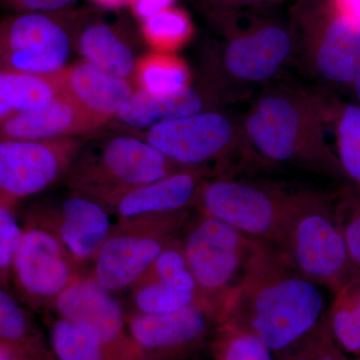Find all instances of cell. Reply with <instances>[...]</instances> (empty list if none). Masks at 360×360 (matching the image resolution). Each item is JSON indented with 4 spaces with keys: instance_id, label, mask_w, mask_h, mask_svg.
<instances>
[{
    "instance_id": "4fadbf2b",
    "label": "cell",
    "mask_w": 360,
    "mask_h": 360,
    "mask_svg": "<svg viewBox=\"0 0 360 360\" xmlns=\"http://www.w3.org/2000/svg\"><path fill=\"white\" fill-rule=\"evenodd\" d=\"M144 141L182 168H205L221 162L236 148L238 129L229 116L203 110L146 130Z\"/></svg>"
},
{
    "instance_id": "836d02e7",
    "label": "cell",
    "mask_w": 360,
    "mask_h": 360,
    "mask_svg": "<svg viewBox=\"0 0 360 360\" xmlns=\"http://www.w3.org/2000/svg\"><path fill=\"white\" fill-rule=\"evenodd\" d=\"M21 231L18 208L0 203V286L8 290H11V267Z\"/></svg>"
},
{
    "instance_id": "d590c367",
    "label": "cell",
    "mask_w": 360,
    "mask_h": 360,
    "mask_svg": "<svg viewBox=\"0 0 360 360\" xmlns=\"http://www.w3.org/2000/svg\"><path fill=\"white\" fill-rule=\"evenodd\" d=\"M176 0H130L129 8L139 20L150 18L153 14L174 6Z\"/></svg>"
},
{
    "instance_id": "83f0119b",
    "label": "cell",
    "mask_w": 360,
    "mask_h": 360,
    "mask_svg": "<svg viewBox=\"0 0 360 360\" xmlns=\"http://www.w3.org/2000/svg\"><path fill=\"white\" fill-rule=\"evenodd\" d=\"M210 348L212 360H276L255 333L231 321L217 324Z\"/></svg>"
},
{
    "instance_id": "2e32d148",
    "label": "cell",
    "mask_w": 360,
    "mask_h": 360,
    "mask_svg": "<svg viewBox=\"0 0 360 360\" xmlns=\"http://www.w3.org/2000/svg\"><path fill=\"white\" fill-rule=\"evenodd\" d=\"M307 63L322 82L349 86L360 71V27L333 4L307 47Z\"/></svg>"
},
{
    "instance_id": "60d3db41",
    "label": "cell",
    "mask_w": 360,
    "mask_h": 360,
    "mask_svg": "<svg viewBox=\"0 0 360 360\" xmlns=\"http://www.w3.org/2000/svg\"><path fill=\"white\" fill-rule=\"evenodd\" d=\"M239 1H243V2H258V1H262V0H239Z\"/></svg>"
},
{
    "instance_id": "f1b7e54d",
    "label": "cell",
    "mask_w": 360,
    "mask_h": 360,
    "mask_svg": "<svg viewBox=\"0 0 360 360\" xmlns=\"http://www.w3.org/2000/svg\"><path fill=\"white\" fill-rule=\"evenodd\" d=\"M143 39L153 51L172 53L191 39L193 27L186 11L172 6L141 21Z\"/></svg>"
},
{
    "instance_id": "5b68a950",
    "label": "cell",
    "mask_w": 360,
    "mask_h": 360,
    "mask_svg": "<svg viewBox=\"0 0 360 360\" xmlns=\"http://www.w3.org/2000/svg\"><path fill=\"white\" fill-rule=\"evenodd\" d=\"M184 169L188 168L175 165L141 136L125 131L86 139L61 184L90 194L142 186Z\"/></svg>"
},
{
    "instance_id": "4dcf8cb0",
    "label": "cell",
    "mask_w": 360,
    "mask_h": 360,
    "mask_svg": "<svg viewBox=\"0 0 360 360\" xmlns=\"http://www.w3.org/2000/svg\"><path fill=\"white\" fill-rule=\"evenodd\" d=\"M180 236L163 250L136 283H162L201 295L187 264Z\"/></svg>"
},
{
    "instance_id": "484cf974",
    "label": "cell",
    "mask_w": 360,
    "mask_h": 360,
    "mask_svg": "<svg viewBox=\"0 0 360 360\" xmlns=\"http://www.w3.org/2000/svg\"><path fill=\"white\" fill-rule=\"evenodd\" d=\"M129 291V312L160 315L172 314L191 307H202L210 310L213 315L212 309L202 296L198 293L179 290L168 284L135 283Z\"/></svg>"
},
{
    "instance_id": "d4e9b609",
    "label": "cell",
    "mask_w": 360,
    "mask_h": 360,
    "mask_svg": "<svg viewBox=\"0 0 360 360\" xmlns=\"http://www.w3.org/2000/svg\"><path fill=\"white\" fill-rule=\"evenodd\" d=\"M333 295L326 311L331 333L343 352L360 357V272Z\"/></svg>"
},
{
    "instance_id": "6da1fadb",
    "label": "cell",
    "mask_w": 360,
    "mask_h": 360,
    "mask_svg": "<svg viewBox=\"0 0 360 360\" xmlns=\"http://www.w3.org/2000/svg\"><path fill=\"white\" fill-rule=\"evenodd\" d=\"M324 315L319 285L274 243L258 240L224 321L255 333L276 354L309 335Z\"/></svg>"
},
{
    "instance_id": "52a82bcc",
    "label": "cell",
    "mask_w": 360,
    "mask_h": 360,
    "mask_svg": "<svg viewBox=\"0 0 360 360\" xmlns=\"http://www.w3.org/2000/svg\"><path fill=\"white\" fill-rule=\"evenodd\" d=\"M296 195L277 187L210 176L201 184L193 208L245 236L274 245Z\"/></svg>"
},
{
    "instance_id": "8d00e7d4",
    "label": "cell",
    "mask_w": 360,
    "mask_h": 360,
    "mask_svg": "<svg viewBox=\"0 0 360 360\" xmlns=\"http://www.w3.org/2000/svg\"><path fill=\"white\" fill-rule=\"evenodd\" d=\"M341 13L356 23L360 27V0H333Z\"/></svg>"
},
{
    "instance_id": "3957f363",
    "label": "cell",
    "mask_w": 360,
    "mask_h": 360,
    "mask_svg": "<svg viewBox=\"0 0 360 360\" xmlns=\"http://www.w3.org/2000/svg\"><path fill=\"white\" fill-rule=\"evenodd\" d=\"M336 196L298 191L274 243L297 271L333 293L359 272L348 255Z\"/></svg>"
},
{
    "instance_id": "1f68e13d",
    "label": "cell",
    "mask_w": 360,
    "mask_h": 360,
    "mask_svg": "<svg viewBox=\"0 0 360 360\" xmlns=\"http://www.w3.org/2000/svg\"><path fill=\"white\" fill-rule=\"evenodd\" d=\"M340 345L336 342L326 312L323 319L311 331L295 343L292 347L274 354L276 360H347Z\"/></svg>"
},
{
    "instance_id": "ba28073f",
    "label": "cell",
    "mask_w": 360,
    "mask_h": 360,
    "mask_svg": "<svg viewBox=\"0 0 360 360\" xmlns=\"http://www.w3.org/2000/svg\"><path fill=\"white\" fill-rule=\"evenodd\" d=\"M16 13L0 20V71L53 75L65 68L77 16Z\"/></svg>"
},
{
    "instance_id": "7a4b0ae2",
    "label": "cell",
    "mask_w": 360,
    "mask_h": 360,
    "mask_svg": "<svg viewBox=\"0 0 360 360\" xmlns=\"http://www.w3.org/2000/svg\"><path fill=\"white\" fill-rule=\"evenodd\" d=\"M328 108L290 87L265 90L245 120L248 142L262 158L348 184L326 136Z\"/></svg>"
},
{
    "instance_id": "9a60e30c",
    "label": "cell",
    "mask_w": 360,
    "mask_h": 360,
    "mask_svg": "<svg viewBox=\"0 0 360 360\" xmlns=\"http://www.w3.org/2000/svg\"><path fill=\"white\" fill-rule=\"evenodd\" d=\"M210 169L188 168L142 186L84 194L103 206L118 220L184 212L194 207Z\"/></svg>"
},
{
    "instance_id": "e0dca14e",
    "label": "cell",
    "mask_w": 360,
    "mask_h": 360,
    "mask_svg": "<svg viewBox=\"0 0 360 360\" xmlns=\"http://www.w3.org/2000/svg\"><path fill=\"white\" fill-rule=\"evenodd\" d=\"M293 42L288 30L266 25L238 35L219 54L227 77L240 84H260L276 77L292 56Z\"/></svg>"
},
{
    "instance_id": "7c38bea8",
    "label": "cell",
    "mask_w": 360,
    "mask_h": 360,
    "mask_svg": "<svg viewBox=\"0 0 360 360\" xmlns=\"http://www.w3.org/2000/svg\"><path fill=\"white\" fill-rule=\"evenodd\" d=\"M49 312L72 322L103 348L110 360H139L129 333L127 310L89 272L52 303Z\"/></svg>"
},
{
    "instance_id": "d6986e66",
    "label": "cell",
    "mask_w": 360,
    "mask_h": 360,
    "mask_svg": "<svg viewBox=\"0 0 360 360\" xmlns=\"http://www.w3.org/2000/svg\"><path fill=\"white\" fill-rule=\"evenodd\" d=\"M60 82L61 92L104 124L111 122L136 90L129 80L84 60L61 70Z\"/></svg>"
},
{
    "instance_id": "5bb4252c",
    "label": "cell",
    "mask_w": 360,
    "mask_h": 360,
    "mask_svg": "<svg viewBox=\"0 0 360 360\" xmlns=\"http://www.w3.org/2000/svg\"><path fill=\"white\" fill-rule=\"evenodd\" d=\"M127 328L139 360H189L210 347L217 322L207 309L191 307L172 314L127 311Z\"/></svg>"
},
{
    "instance_id": "cb8c5ba5",
    "label": "cell",
    "mask_w": 360,
    "mask_h": 360,
    "mask_svg": "<svg viewBox=\"0 0 360 360\" xmlns=\"http://www.w3.org/2000/svg\"><path fill=\"white\" fill-rule=\"evenodd\" d=\"M131 82L148 94H175L191 85V71L174 54L153 51L137 58Z\"/></svg>"
},
{
    "instance_id": "ab89813d",
    "label": "cell",
    "mask_w": 360,
    "mask_h": 360,
    "mask_svg": "<svg viewBox=\"0 0 360 360\" xmlns=\"http://www.w3.org/2000/svg\"><path fill=\"white\" fill-rule=\"evenodd\" d=\"M350 87H352L355 98H356V104H359L360 106V71L356 77L354 78V82L350 85Z\"/></svg>"
},
{
    "instance_id": "b9f144b4",
    "label": "cell",
    "mask_w": 360,
    "mask_h": 360,
    "mask_svg": "<svg viewBox=\"0 0 360 360\" xmlns=\"http://www.w3.org/2000/svg\"><path fill=\"white\" fill-rule=\"evenodd\" d=\"M347 360H349V359H347ZM352 360H360V357H356V359H352Z\"/></svg>"
},
{
    "instance_id": "ffe728a7",
    "label": "cell",
    "mask_w": 360,
    "mask_h": 360,
    "mask_svg": "<svg viewBox=\"0 0 360 360\" xmlns=\"http://www.w3.org/2000/svg\"><path fill=\"white\" fill-rule=\"evenodd\" d=\"M210 96L202 87L189 85L170 94H151L136 89L112 120L127 130H148L161 123L210 110Z\"/></svg>"
},
{
    "instance_id": "8992f818",
    "label": "cell",
    "mask_w": 360,
    "mask_h": 360,
    "mask_svg": "<svg viewBox=\"0 0 360 360\" xmlns=\"http://www.w3.org/2000/svg\"><path fill=\"white\" fill-rule=\"evenodd\" d=\"M191 210L118 220L99 248L89 274L105 290H129L156 257L179 238Z\"/></svg>"
},
{
    "instance_id": "f35d334b",
    "label": "cell",
    "mask_w": 360,
    "mask_h": 360,
    "mask_svg": "<svg viewBox=\"0 0 360 360\" xmlns=\"http://www.w3.org/2000/svg\"><path fill=\"white\" fill-rule=\"evenodd\" d=\"M0 360H37L28 355L14 352L11 348L0 345Z\"/></svg>"
},
{
    "instance_id": "4316f807",
    "label": "cell",
    "mask_w": 360,
    "mask_h": 360,
    "mask_svg": "<svg viewBox=\"0 0 360 360\" xmlns=\"http://www.w3.org/2000/svg\"><path fill=\"white\" fill-rule=\"evenodd\" d=\"M329 111L335 120L336 155L347 184L360 194V106L340 103Z\"/></svg>"
},
{
    "instance_id": "277c9868",
    "label": "cell",
    "mask_w": 360,
    "mask_h": 360,
    "mask_svg": "<svg viewBox=\"0 0 360 360\" xmlns=\"http://www.w3.org/2000/svg\"><path fill=\"white\" fill-rule=\"evenodd\" d=\"M180 238L198 290L221 323L258 240L198 212L191 215Z\"/></svg>"
},
{
    "instance_id": "ac0fdd59",
    "label": "cell",
    "mask_w": 360,
    "mask_h": 360,
    "mask_svg": "<svg viewBox=\"0 0 360 360\" xmlns=\"http://www.w3.org/2000/svg\"><path fill=\"white\" fill-rule=\"evenodd\" d=\"M105 125L60 92L39 108L0 118V141H44L84 137L96 134Z\"/></svg>"
},
{
    "instance_id": "603a6c76",
    "label": "cell",
    "mask_w": 360,
    "mask_h": 360,
    "mask_svg": "<svg viewBox=\"0 0 360 360\" xmlns=\"http://www.w3.org/2000/svg\"><path fill=\"white\" fill-rule=\"evenodd\" d=\"M60 92V71L53 75L0 71V118L39 108Z\"/></svg>"
},
{
    "instance_id": "e575fe53",
    "label": "cell",
    "mask_w": 360,
    "mask_h": 360,
    "mask_svg": "<svg viewBox=\"0 0 360 360\" xmlns=\"http://www.w3.org/2000/svg\"><path fill=\"white\" fill-rule=\"evenodd\" d=\"M77 0H0V6L11 13L56 14L70 11Z\"/></svg>"
},
{
    "instance_id": "8fae6325",
    "label": "cell",
    "mask_w": 360,
    "mask_h": 360,
    "mask_svg": "<svg viewBox=\"0 0 360 360\" xmlns=\"http://www.w3.org/2000/svg\"><path fill=\"white\" fill-rule=\"evenodd\" d=\"M18 217L51 232L85 270L113 226L103 205L70 189L61 198L32 201Z\"/></svg>"
},
{
    "instance_id": "d6a6232c",
    "label": "cell",
    "mask_w": 360,
    "mask_h": 360,
    "mask_svg": "<svg viewBox=\"0 0 360 360\" xmlns=\"http://www.w3.org/2000/svg\"><path fill=\"white\" fill-rule=\"evenodd\" d=\"M336 213L350 260L360 272V194L349 184L338 191Z\"/></svg>"
},
{
    "instance_id": "7402d4cb",
    "label": "cell",
    "mask_w": 360,
    "mask_h": 360,
    "mask_svg": "<svg viewBox=\"0 0 360 360\" xmlns=\"http://www.w3.org/2000/svg\"><path fill=\"white\" fill-rule=\"evenodd\" d=\"M0 345L37 360H56L30 310L13 291L0 286Z\"/></svg>"
},
{
    "instance_id": "44dd1931",
    "label": "cell",
    "mask_w": 360,
    "mask_h": 360,
    "mask_svg": "<svg viewBox=\"0 0 360 360\" xmlns=\"http://www.w3.org/2000/svg\"><path fill=\"white\" fill-rule=\"evenodd\" d=\"M73 47L82 60L131 82L137 58L120 30L113 26L103 21L85 23L78 18Z\"/></svg>"
},
{
    "instance_id": "30bf717a",
    "label": "cell",
    "mask_w": 360,
    "mask_h": 360,
    "mask_svg": "<svg viewBox=\"0 0 360 360\" xmlns=\"http://www.w3.org/2000/svg\"><path fill=\"white\" fill-rule=\"evenodd\" d=\"M85 141L84 137L0 141V203L18 208L61 184Z\"/></svg>"
},
{
    "instance_id": "f546056e",
    "label": "cell",
    "mask_w": 360,
    "mask_h": 360,
    "mask_svg": "<svg viewBox=\"0 0 360 360\" xmlns=\"http://www.w3.org/2000/svg\"><path fill=\"white\" fill-rule=\"evenodd\" d=\"M47 340L56 360H110L91 336L60 317L51 319Z\"/></svg>"
},
{
    "instance_id": "74e56055",
    "label": "cell",
    "mask_w": 360,
    "mask_h": 360,
    "mask_svg": "<svg viewBox=\"0 0 360 360\" xmlns=\"http://www.w3.org/2000/svg\"><path fill=\"white\" fill-rule=\"evenodd\" d=\"M92 4L104 9H120L122 7L129 6L130 0H90Z\"/></svg>"
},
{
    "instance_id": "9c48e42d",
    "label": "cell",
    "mask_w": 360,
    "mask_h": 360,
    "mask_svg": "<svg viewBox=\"0 0 360 360\" xmlns=\"http://www.w3.org/2000/svg\"><path fill=\"white\" fill-rule=\"evenodd\" d=\"M21 236L11 267V290L30 311L49 312L52 303L87 274L65 246L39 225L20 220Z\"/></svg>"
}]
</instances>
